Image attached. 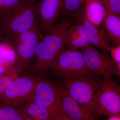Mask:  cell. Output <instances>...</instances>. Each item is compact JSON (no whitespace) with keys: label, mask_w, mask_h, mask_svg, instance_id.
I'll return each instance as SVG.
<instances>
[{"label":"cell","mask_w":120,"mask_h":120,"mask_svg":"<svg viewBox=\"0 0 120 120\" xmlns=\"http://www.w3.org/2000/svg\"><path fill=\"white\" fill-rule=\"evenodd\" d=\"M101 77L91 72L60 80L58 82L72 98L95 118L97 103L102 82Z\"/></svg>","instance_id":"1"},{"label":"cell","mask_w":120,"mask_h":120,"mask_svg":"<svg viewBox=\"0 0 120 120\" xmlns=\"http://www.w3.org/2000/svg\"><path fill=\"white\" fill-rule=\"evenodd\" d=\"M36 2L23 0L10 9L0 20L1 36L13 38L37 23Z\"/></svg>","instance_id":"2"},{"label":"cell","mask_w":120,"mask_h":120,"mask_svg":"<svg viewBox=\"0 0 120 120\" xmlns=\"http://www.w3.org/2000/svg\"><path fill=\"white\" fill-rule=\"evenodd\" d=\"M43 36L37 24L11 40L16 54L15 68L19 76L28 74L34 62L37 45Z\"/></svg>","instance_id":"3"},{"label":"cell","mask_w":120,"mask_h":120,"mask_svg":"<svg viewBox=\"0 0 120 120\" xmlns=\"http://www.w3.org/2000/svg\"><path fill=\"white\" fill-rule=\"evenodd\" d=\"M50 69L51 75L59 80L92 72L87 67L82 52L77 48L65 49Z\"/></svg>","instance_id":"4"},{"label":"cell","mask_w":120,"mask_h":120,"mask_svg":"<svg viewBox=\"0 0 120 120\" xmlns=\"http://www.w3.org/2000/svg\"><path fill=\"white\" fill-rule=\"evenodd\" d=\"M42 76L30 73L17 77L9 85L0 100V102L20 107L31 102L35 86Z\"/></svg>","instance_id":"5"},{"label":"cell","mask_w":120,"mask_h":120,"mask_svg":"<svg viewBox=\"0 0 120 120\" xmlns=\"http://www.w3.org/2000/svg\"><path fill=\"white\" fill-rule=\"evenodd\" d=\"M113 76H103L97 102L95 117L103 115L120 116V87Z\"/></svg>","instance_id":"6"},{"label":"cell","mask_w":120,"mask_h":120,"mask_svg":"<svg viewBox=\"0 0 120 120\" xmlns=\"http://www.w3.org/2000/svg\"><path fill=\"white\" fill-rule=\"evenodd\" d=\"M31 102L49 110L56 120H64L56 85L47 76H42L37 83Z\"/></svg>","instance_id":"7"},{"label":"cell","mask_w":120,"mask_h":120,"mask_svg":"<svg viewBox=\"0 0 120 120\" xmlns=\"http://www.w3.org/2000/svg\"><path fill=\"white\" fill-rule=\"evenodd\" d=\"M80 49L87 67L91 71L103 77L115 75L120 77V63L117 64L106 52H101L90 44Z\"/></svg>","instance_id":"8"},{"label":"cell","mask_w":120,"mask_h":120,"mask_svg":"<svg viewBox=\"0 0 120 120\" xmlns=\"http://www.w3.org/2000/svg\"><path fill=\"white\" fill-rule=\"evenodd\" d=\"M63 0H41L37 4V24L44 35L60 16Z\"/></svg>","instance_id":"9"},{"label":"cell","mask_w":120,"mask_h":120,"mask_svg":"<svg viewBox=\"0 0 120 120\" xmlns=\"http://www.w3.org/2000/svg\"><path fill=\"white\" fill-rule=\"evenodd\" d=\"M60 98V107L64 120H94L88 112L69 94L61 84H56Z\"/></svg>","instance_id":"10"},{"label":"cell","mask_w":120,"mask_h":120,"mask_svg":"<svg viewBox=\"0 0 120 120\" xmlns=\"http://www.w3.org/2000/svg\"><path fill=\"white\" fill-rule=\"evenodd\" d=\"M65 46L68 48L82 49L90 45L86 32L81 22L72 24L66 30L64 35Z\"/></svg>","instance_id":"11"},{"label":"cell","mask_w":120,"mask_h":120,"mask_svg":"<svg viewBox=\"0 0 120 120\" xmlns=\"http://www.w3.org/2000/svg\"><path fill=\"white\" fill-rule=\"evenodd\" d=\"M80 22L86 30L90 44L105 52H109L112 46L104 32L83 17Z\"/></svg>","instance_id":"12"},{"label":"cell","mask_w":120,"mask_h":120,"mask_svg":"<svg viewBox=\"0 0 120 120\" xmlns=\"http://www.w3.org/2000/svg\"><path fill=\"white\" fill-rule=\"evenodd\" d=\"M106 11L101 0H85L83 17L98 27L102 23Z\"/></svg>","instance_id":"13"},{"label":"cell","mask_w":120,"mask_h":120,"mask_svg":"<svg viewBox=\"0 0 120 120\" xmlns=\"http://www.w3.org/2000/svg\"><path fill=\"white\" fill-rule=\"evenodd\" d=\"M101 30L114 46L120 45V16L106 11Z\"/></svg>","instance_id":"14"},{"label":"cell","mask_w":120,"mask_h":120,"mask_svg":"<svg viewBox=\"0 0 120 120\" xmlns=\"http://www.w3.org/2000/svg\"><path fill=\"white\" fill-rule=\"evenodd\" d=\"M84 2L85 0H63L60 16L80 21L83 18Z\"/></svg>","instance_id":"15"},{"label":"cell","mask_w":120,"mask_h":120,"mask_svg":"<svg viewBox=\"0 0 120 120\" xmlns=\"http://www.w3.org/2000/svg\"><path fill=\"white\" fill-rule=\"evenodd\" d=\"M20 107L32 120H56L49 110L32 102L24 103Z\"/></svg>","instance_id":"16"},{"label":"cell","mask_w":120,"mask_h":120,"mask_svg":"<svg viewBox=\"0 0 120 120\" xmlns=\"http://www.w3.org/2000/svg\"><path fill=\"white\" fill-rule=\"evenodd\" d=\"M32 120L20 107L4 103L0 105V120Z\"/></svg>","instance_id":"17"},{"label":"cell","mask_w":120,"mask_h":120,"mask_svg":"<svg viewBox=\"0 0 120 120\" xmlns=\"http://www.w3.org/2000/svg\"><path fill=\"white\" fill-rule=\"evenodd\" d=\"M0 58L15 67L16 54L11 40L6 37H0Z\"/></svg>","instance_id":"18"},{"label":"cell","mask_w":120,"mask_h":120,"mask_svg":"<svg viewBox=\"0 0 120 120\" xmlns=\"http://www.w3.org/2000/svg\"><path fill=\"white\" fill-rule=\"evenodd\" d=\"M19 76L15 68L0 75V100L12 80Z\"/></svg>","instance_id":"19"},{"label":"cell","mask_w":120,"mask_h":120,"mask_svg":"<svg viewBox=\"0 0 120 120\" xmlns=\"http://www.w3.org/2000/svg\"><path fill=\"white\" fill-rule=\"evenodd\" d=\"M107 11L120 16V0H101Z\"/></svg>","instance_id":"20"},{"label":"cell","mask_w":120,"mask_h":120,"mask_svg":"<svg viewBox=\"0 0 120 120\" xmlns=\"http://www.w3.org/2000/svg\"><path fill=\"white\" fill-rule=\"evenodd\" d=\"M23 0H0V20L9 10Z\"/></svg>","instance_id":"21"},{"label":"cell","mask_w":120,"mask_h":120,"mask_svg":"<svg viewBox=\"0 0 120 120\" xmlns=\"http://www.w3.org/2000/svg\"><path fill=\"white\" fill-rule=\"evenodd\" d=\"M111 57L116 64L120 63V45L112 46L109 52Z\"/></svg>","instance_id":"22"},{"label":"cell","mask_w":120,"mask_h":120,"mask_svg":"<svg viewBox=\"0 0 120 120\" xmlns=\"http://www.w3.org/2000/svg\"><path fill=\"white\" fill-rule=\"evenodd\" d=\"M14 68H15V67L0 58V75L7 73Z\"/></svg>","instance_id":"23"},{"label":"cell","mask_w":120,"mask_h":120,"mask_svg":"<svg viewBox=\"0 0 120 120\" xmlns=\"http://www.w3.org/2000/svg\"><path fill=\"white\" fill-rule=\"evenodd\" d=\"M107 120H120V116L113 115L109 116V117L106 119Z\"/></svg>","instance_id":"24"},{"label":"cell","mask_w":120,"mask_h":120,"mask_svg":"<svg viewBox=\"0 0 120 120\" xmlns=\"http://www.w3.org/2000/svg\"><path fill=\"white\" fill-rule=\"evenodd\" d=\"M1 36V26L0 25V37Z\"/></svg>","instance_id":"25"},{"label":"cell","mask_w":120,"mask_h":120,"mask_svg":"<svg viewBox=\"0 0 120 120\" xmlns=\"http://www.w3.org/2000/svg\"><path fill=\"white\" fill-rule=\"evenodd\" d=\"M30 0L32 1H34V2H36V1H37V0Z\"/></svg>","instance_id":"26"}]
</instances>
